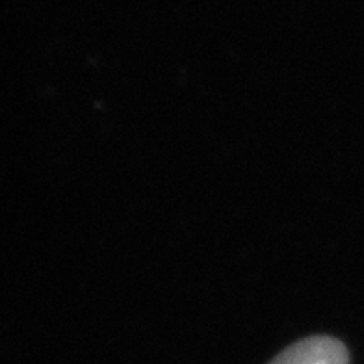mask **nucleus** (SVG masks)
I'll use <instances>...</instances> for the list:
<instances>
[{"instance_id": "f257e3e1", "label": "nucleus", "mask_w": 364, "mask_h": 364, "mask_svg": "<svg viewBox=\"0 0 364 364\" xmlns=\"http://www.w3.org/2000/svg\"><path fill=\"white\" fill-rule=\"evenodd\" d=\"M269 364H350V351L335 336H307L288 346Z\"/></svg>"}]
</instances>
